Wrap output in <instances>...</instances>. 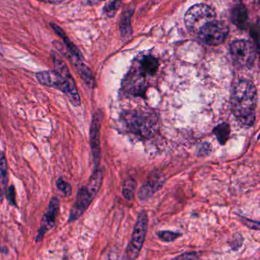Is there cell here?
Returning a JSON list of instances; mask_svg holds the SVG:
<instances>
[{"label":"cell","instance_id":"10","mask_svg":"<svg viewBox=\"0 0 260 260\" xmlns=\"http://www.w3.org/2000/svg\"><path fill=\"white\" fill-rule=\"evenodd\" d=\"M60 202L57 197H53L50 200L46 211L44 214L41 221L40 228L36 236V242H41L45 237V234L54 228L56 224L57 216L60 211Z\"/></svg>","mask_w":260,"mask_h":260},{"label":"cell","instance_id":"8","mask_svg":"<svg viewBox=\"0 0 260 260\" xmlns=\"http://www.w3.org/2000/svg\"><path fill=\"white\" fill-rule=\"evenodd\" d=\"M228 26L221 22L214 20L205 25L198 33L201 42L208 45H219L223 43L228 35Z\"/></svg>","mask_w":260,"mask_h":260},{"label":"cell","instance_id":"13","mask_svg":"<svg viewBox=\"0 0 260 260\" xmlns=\"http://www.w3.org/2000/svg\"><path fill=\"white\" fill-rule=\"evenodd\" d=\"M233 23L238 28L244 29L248 24V12L243 5H237L233 9L231 13Z\"/></svg>","mask_w":260,"mask_h":260},{"label":"cell","instance_id":"14","mask_svg":"<svg viewBox=\"0 0 260 260\" xmlns=\"http://www.w3.org/2000/svg\"><path fill=\"white\" fill-rule=\"evenodd\" d=\"M8 185V164L5 153L0 150V198L2 199Z\"/></svg>","mask_w":260,"mask_h":260},{"label":"cell","instance_id":"20","mask_svg":"<svg viewBox=\"0 0 260 260\" xmlns=\"http://www.w3.org/2000/svg\"><path fill=\"white\" fill-rule=\"evenodd\" d=\"M120 5H121V0H112V2L109 3L105 7L104 13L108 16L112 17L115 14L117 10L119 8Z\"/></svg>","mask_w":260,"mask_h":260},{"label":"cell","instance_id":"17","mask_svg":"<svg viewBox=\"0 0 260 260\" xmlns=\"http://www.w3.org/2000/svg\"><path fill=\"white\" fill-rule=\"evenodd\" d=\"M135 188H136V182L133 179L127 180L124 182L123 186L122 194L124 199L127 201H132L135 197Z\"/></svg>","mask_w":260,"mask_h":260},{"label":"cell","instance_id":"23","mask_svg":"<svg viewBox=\"0 0 260 260\" xmlns=\"http://www.w3.org/2000/svg\"><path fill=\"white\" fill-rule=\"evenodd\" d=\"M37 1H39V2L44 3V4L57 5V4H62L64 0H37Z\"/></svg>","mask_w":260,"mask_h":260},{"label":"cell","instance_id":"3","mask_svg":"<svg viewBox=\"0 0 260 260\" xmlns=\"http://www.w3.org/2000/svg\"><path fill=\"white\" fill-rule=\"evenodd\" d=\"M103 180V170L99 167L95 168L86 185L82 186L77 191L75 202L68 217L69 223L78 220L89 208L101 188Z\"/></svg>","mask_w":260,"mask_h":260},{"label":"cell","instance_id":"6","mask_svg":"<svg viewBox=\"0 0 260 260\" xmlns=\"http://www.w3.org/2000/svg\"><path fill=\"white\" fill-rule=\"evenodd\" d=\"M148 225V217L145 211H141L138 214L132 239L126 249L125 256L124 258L134 259L139 255L140 252L142 249L144 240L147 232Z\"/></svg>","mask_w":260,"mask_h":260},{"label":"cell","instance_id":"16","mask_svg":"<svg viewBox=\"0 0 260 260\" xmlns=\"http://www.w3.org/2000/svg\"><path fill=\"white\" fill-rule=\"evenodd\" d=\"M213 133L221 145H224L229 139L231 126L228 123L223 122L214 127Z\"/></svg>","mask_w":260,"mask_h":260},{"label":"cell","instance_id":"1","mask_svg":"<svg viewBox=\"0 0 260 260\" xmlns=\"http://www.w3.org/2000/svg\"><path fill=\"white\" fill-rule=\"evenodd\" d=\"M51 57L54 69L36 73L38 82L63 92L74 107H79L81 105V99L71 71L57 52L51 51Z\"/></svg>","mask_w":260,"mask_h":260},{"label":"cell","instance_id":"2","mask_svg":"<svg viewBox=\"0 0 260 260\" xmlns=\"http://www.w3.org/2000/svg\"><path fill=\"white\" fill-rule=\"evenodd\" d=\"M231 104L237 121L246 127H252L255 122L257 104V91L253 83L240 80L234 87Z\"/></svg>","mask_w":260,"mask_h":260},{"label":"cell","instance_id":"24","mask_svg":"<svg viewBox=\"0 0 260 260\" xmlns=\"http://www.w3.org/2000/svg\"><path fill=\"white\" fill-rule=\"evenodd\" d=\"M197 254L194 252H191V253H185L183 255H179V256L176 257V258H198L199 257L197 256Z\"/></svg>","mask_w":260,"mask_h":260},{"label":"cell","instance_id":"22","mask_svg":"<svg viewBox=\"0 0 260 260\" xmlns=\"http://www.w3.org/2000/svg\"><path fill=\"white\" fill-rule=\"evenodd\" d=\"M244 223H246L245 224H246L248 228H252V229L255 230V231H258V228H259L258 222L252 221V220H249V219H245Z\"/></svg>","mask_w":260,"mask_h":260},{"label":"cell","instance_id":"15","mask_svg":"<svg viewBox=\"0 0 260 260\" xmlns=\"http://www.w3.org/2000/svg\"><path fill=\"white\" fill-rule=\"evenodd\" d=\"M158 61L152 56H145L141 61V71L143 75L153 76L157 71Z\"/></svg>","mask_w":260,"mask_h":260},{"label":"cell","instance_id":"9","mask_svg":"<svg viewBox=\"0 0 260 260\" xmlns=\"http://www.w3.org/2000/svg\"><path fill=\"white\" fill-rule=\"evenodd\" d=\"M230 52L234 63L241 68L251 66L255 60V48L247 41L237 40L233 42Z\"/></svg>","mask_w":260,"mask_h":260},{"label":"cell","instance_id":"25","mask_svg":"<svg viewBox=\"0 0 260 260\" xmlns=\"http://www.w3.org/2000/svg\"><path fill=\"white\" fill-rule=\"evenodd\" d=\"M100 1H105V0H100Z\"/></svg>","mask_w":260,"mask_h":260},{"label":"cell","instance_id":"12","mask_svg":"<svg viewBox=\"0 0 260 260\" xmlns=\"http://www.w3.org/2000/svg\"><path fill=\"white\" fill-rule=\"evenodd\" d=\"M164 182H165V177L162 173L157 171L151 173L140 188L138 192L140 200L144 202L150 199L162 186Z\"/></svg>","mask_w":260,"mask_h":260},{"label":"cell","instance_id":"7","mask_svg":"<svg viewBox=\"0 0 260 260\" xmlns=\"http://www.w3.org/2000/svg\"><path fill=\"white\" fill-rule=\"evenodd\" d=\"M52 45L54 48L74 67L76 72L79 74L80 78L84 82L85 84L87 85L88 87L92 88V89L95 87V78H94V76L92 75V71L83 62V56L71 54L67 50L63 42L54 41L52 42Z\"/></svg>","mask_w":260,"mask_h":260},{"label":"cell","instance_id":"21","mask_svg":"<svg viewBox=\"0 0 260 260\" xmlns=\"http://www.w3.org/2000/svg\"><path fill=\"white\" fill-rule=\"evenodd\" d=\"M6 193H7V200L9 201V202L12 205L16 206V205H17L16 204V191L14 185H11L10 187H8Z\"/></svg>","mask_w":260,"mask_h":260},{"label":"cell","instance_id":"19","mask_svg":"<svg viewBox=\"0 0 260 260\" xmlns=\"http://www.w3.org/2000/svg\"><path fill=\"white\" fill-rule=\"evenodd\" d=\"M158 237L161 240L164 242H173L180 237L181 234L179 233L172 232L169 231H162L157 232Z\"/></svg>","mask_w":260,"mask_h":260},{"label":"cell","instance_id":"11","mask_svg":"<svg viewBox=\"0 0 260 260\" xmlns=\"http://www.w3.org/2000/svg\"><path fill=\"white\" fill-rule=\"evenodd\" d=\"M103 115L102 112L98 111L94 114L91 122L90 130H89V143H90L91 150L95 168L99 167L101 160V141H100V130Z\"/></svg>","mask_w":260,"mask_h":260},{"label":"cell","instance_id":"5","mask_svg":"<svg viewBox=\"0 0 260 260\" xmlns=\"http://www.w3.org/2000/svg\"><path fill=\"white\" fill-rule=\"evenodd\" d=\"M214 10L204 4L193 6L185 16V24L187 29L191 32L198 33L209 22L215 20Z\"/></svg>","mask_w":260,"mask_h":260},{"label":"cell","instance_id":"18","mask_svg":"<svg viewBox=\"0 0 260 260\" xmlns=\"http://www.w3.org/2000/svg\"><path fill=\"white\" fill-rule=\"evenodd\" d=\"M56 185H57V189L63 193L65 197H70L72 194V187L69 182L63 180V178H59L56 181Z\"/></svg>","mask_w":260,"mask_h":260},{"label":"cell","instance_id":"4","mask_svg":"<svg viewBox=\"0 0 260 260\" xmlns=\"http://www.w3.org/2000/svg\"><path fill=\"white\" fill-rule=\"evenodd\" d=\"M121 123L130 133L147 138L156 132L157 118L155 115L145 112H125L121 117Z\"/></svg>","mask_w":260,"mask_h":260}]
</instances>
